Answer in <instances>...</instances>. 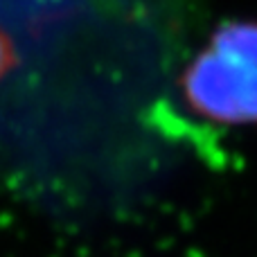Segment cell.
<instances>
[{
    "instance_id": "2",
    "label": "cell",
    "mask_w": 257,
    "mask_h": 257,
    "mask_svg": "<svg viewBox=\"0 0 257 257\" xmlns=\"http://www.w3.org/2000/svg\"><path fill=\"white\" fill-rule=\"evenodd\" d=\"M14 63H16V50H14L9 36L0 30V79L12 70Z\"/></svg>"
},
{
    "instance_id": "1",
    "label": "cell",
    "mask_w": 257,
    "mask_h": 257,
    "mask_svg": "<svg viewBox=\"0 0 257 257\" xmlns=\"http://www.w3.org/2000/svg\"><path fill=\"white\" fill-rule=\"evenodd\" d=\"M192 113L226 126L257 124V21H226L181 75Z\"/></svg>"
}]
</instances>
